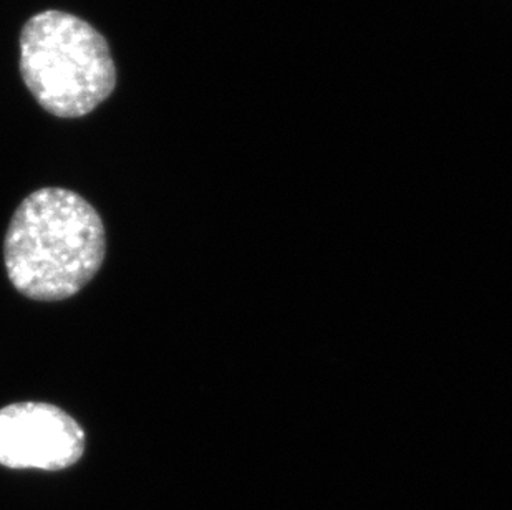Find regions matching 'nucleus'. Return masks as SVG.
Wrapping results in <instances>:
<instances>
[{
  "instance_id": "1",
  "label": "nucleus",
  "mask_w": 512,
  "mask_h": 510,
  "mask_svg": "<svg viewBox=\"0 0 512 510\" xmlns=\"http://www.w3.org/2000/svg\"><path fill=\"white\" fill-rule=\"evenodd\" d=\"M107 254L102 217L80 194L35 191L20 203L4 242L10 284L27 299L58 302L78 294Z\"/></svg>"
},
{
  "instance_id": "2",
  "label": "nucleus",
  "mask_w": 512,
  "mask_h": 510,
  "mask_svg": "<svg viewBox=\"0 0 512 510\" xmlns=\"http://www.w3.org/2000/svg\"><path fill=\"white\" fill-rule=\"evenodd\" d=\"M20 73L44 110L80 118L112 95L116 68L103 35L85 20L45 10L20 35Z\"/></svg>"
},
{
  "instance_id": "3",
  "label": "nucleus",
  "mask_w": 512,
  "mask_h": 510,
  "mask_svg": "<svg viewBox=\"0 0 512 510\" xmlns=\"http://www.w3.org/2000/svg\"><path fill=\"white\" fill-rule=\"evenodd\" d=\"M82 426L58 406L15 403L0 409V466L62 471L82 459Z\"/></svg>"
}]
</instances>
